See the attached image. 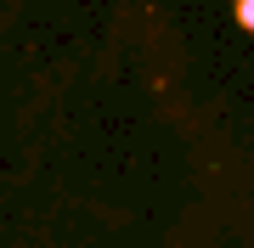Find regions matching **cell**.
Segmentation results:
<instances>
[{
	"instance_id": "obj_1",
	"label": "cell",
	"mask_w": 254,
	"mask_h": 248,
	"mask_svg": "<svg viewBox=\"0 0 254 248\" xmlns=\"http://www.w3.org/2000/svg\"><path fill=\"white\" fill-rule=\"evenodd\" d=\"M237 17H243V28H254V0H237Z\"/></svg>"
}]
</instances>
